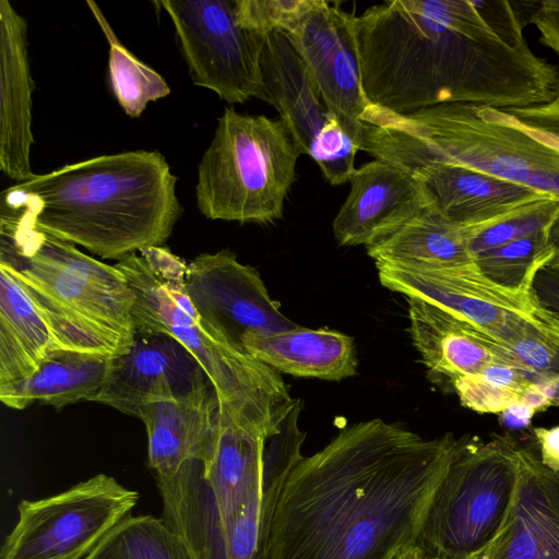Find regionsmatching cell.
Masks as SVG:
<instances>
[{"mask_svg": "<svg viewBox=\"0 0 559 559\" xmlns=\"http://www.w3.org/2000/svg\"><path fill=\"white\" fill-rule=\"evenodd\" d=\"M537 4L539 8H535L532 20L543 35L545 45L559 51V1Z\"/></svg>", "mask_w": 559, "mask_h": 559, "instance_id": "8d00e7d4", "label": "cell"}, {"mask_svg": "<svg viewBox=\"0 0 559 559\" xmlns=\"http://www.w3.org/2000/svg\"><path fill=\"white\" fill-rule=\"evenodd\" d=\"M362 90L399 115L440 104L509 110L548 102L558 73L507 1L392 0L354 15Z\"/></svg>", "mask_w": 559, "mask_h": 559, "instance_id": "7a4b0ae2", "label": "cell"}, {"mask_svg": "<svg viewBox=\"0 0 559 559\" xmlns=\"http://www.w3.org/2000/svg\"><path fill=\"white\" fill-rule=\"evenodd\" d=\"M139 492L97 474L39 500H22L0 559H84L135 507Z\"/></svg>", "mask_w": 559, "mask_h": 559, "instance_id": "30bf717a", "label": "cell"}, {"mask_svg": "<svg viewBox=\"0 0 559 559\" xmlns=\"http://www.w3.org/2000/svg\"><path fill=\"white\" fill-rule=\"evenodd\" d=\"M523 443L462 437L416 540L424 559H474L495 539L515 491Z\"/></svg>", "mask_w": 559, "mask_h": 559, "instance_id": "ba28073f", "label": "cell"}, {"mask_svg": "<svg viewBox=\"0 0 559 559\" xmlns=\"http://www.w3.org/2000/svg\"><path fill=\"white\" fill-rule=\"evenodd\" d=\"M185 286L199 313L238 345L247 334L296 326L271 298L259 272L227 249L197 255L187 265Z\"/></svg>", "mask_w": 559, "mask_h": 559, "instance_id": "5bb4252c", "label": "cell"}, {"mask_svg": "<svg viewBox=\"0 0 559 559\" xmlns=\"http://www.w3.org/2000/svg\"><path fill=\"white\" fill-rule=\"evenodd\" d=\"M86 4L109 44L108 69L112 93L128 116L139 117L150 102L168 96L170 87L159 73L120 43L96 2L87 0Z\"/></svg>", "mask_w": 559, "mask_h": 559, "instance_id": "f1b7e54d", "label": "cell"}, {"mask_svg": "<svg viewBox=\"0 0 559 559\" xmlns=\"http://www.w3.org/2000/svg\"><path fill=\"white\" fill-rule=\"evenodd\" d=\"M474 559H559V472L522 445L513 499L495 539Z\"/></svg>", "mask_w": 559, "mask_h": 559, "instance_id": "e0dca14e", "label": "cell"}, {"mask_svg": "<svg viewBox=\"0 0 559 559\" xmlns=\"http://www.w3.org/2000/svg\"><path fill=\"white\" fill-rule=\"evenodd\" d=\"M210 384L197 359L174 337L136 331L130 349L114 358L106 383L90 401L138 418L147 403L187 396Z\"/></svg>", "mask_w": 559, "mask_h": 559, "instance_id": "9a60e30c", "label": "cell"}, {"mask_svg": "<svg viewBox=\"0 0 559 559\" xmlns=\"http://www.w3.org/2000/svg\"><path fill=\"white\" fill-rule=\"evenodd\" d=\"M376 267L385 288L437 305L500 345L532 329L559 331V317L543 306L534 289L501 287L485 277L473 259L435 269Z\"/></svg>", "mask_w": 559, "mask_h": 559, "instance_id": "8fae6325", "label": "cell"}, {"mask_svg": "<svg viewBox=\"0 0 559 559\" xmlns=\"http://www.w3.org/2000/svg\"><path fill=\"white\" fill-rule=\"evenodd\" d=\"M84 559H195L185 539L163 519L127 516Z\"/></svg>", "mask_w": 559, "mask_h": 559, "instance_id": "83f0119b", "label": "cell"}, {"mask_svg": "<svg viewBox=\"0 0 559 559\" xmlns=\"http://www.w3.org/2000/svg\"><path fill=\"white\" fill-rule=\"evenodd\" d=\"M309 3L310 0H235V8L245 28L264 35L285 32Z\"/></svg>", "mask_w": 559, "mask_h": 559, "instance_id": "e575fe53", "label": "cell"}, {"mask_svg": "<svg viewBox=\"0 0 559 559\" xmlns=\"http://www.w3.org/2000/svg\"><path fill=\"white\" fill-rule=\"evenodd\" d=\"M176 182L164 155L135 150L35 175L4 190L1 203L48 235L120 261L170 237L182 214Z\"/></svg>", "mask_w": 559, "mask_h": 559, "instance_id": "3957f363", "label": "cell"}, {"mask_svg": "<svg viewBox=\"0 0 559 559\" xmlns=\"http://www.w3.org/2000/svg\"><path fill=\"white\" fill-rule=\"evenodd\" d=\"M187 265L164 246L132 253L115 264L134 295L135 330L174 337L205 371L219 408L264 435L280 432L300 400L290 396L277 371L199 313L186 290Z\"/></svg>", "mask_w": 559, "mask_h": 559, "instance_id": "5b68a950", "label": "cell"}, {"mask_svg": "<svg viewBox=\"0 0 559 559\" xmlns=\"http://www.w3.org/2000/svg\"><path fill=\"white\" fill-rule=\"evenodd\" d=\"M280 432L264 435L218 408L213 442L202 464V475L222 521L236 518L264 487L269 460Z\"/></svg>", "mask_w": 559, "mask_h": 559, "instance_id": "44dd1931", "label": "cell"}, {"mask_svg": "<svg viewBox=\"0 0 559 559\" xmlns=\"http://www.w3.org/2000/svg\"><path fill=\"white\" fill-rule=\"evenodd\" d=\"M350 190L333 221L340 246L368 247L427 205L416 180L403 168L373 159L356 168Z\"/></svg>", "mask_w": 559, "mask_h": 559, "instance_id": "ac0fdd59", "label": "cell"}, {"mask_svg": "<svg viewBox=\"0 0 559 559\" xmlns=\"http://www.w3.org/2000/svg\"><path fill=\"white\" fill-rule=\"evenodd\" d=\"M401 168L419 185L427 205L464 233L489 227L559 199L526 186L440 162H419Z\"/></svg>", "mask_w": 559, "mask_h": 559, "instance_id": "2e32d148", "label": "cell"}, {"mask_svg": "<svg viewBox=\"0 0 559 559\" xmlns=\"http://www.w3.org/2000/svg\"><path fill=\"white\" fill-rule=\"evenodd\" d=\"M27 23L8 0L0 1V169L17 182L32 179V93Z\"/></svg>", "mask_w": 559, "mask_h": 559, "instance_id": "d6986e66", "label": "cell"}, {"mask_svg": "<svg viewBox=\"0 0 559 559\" xmlns=\"http://www.w3.org/2000/svg\"><path fill=\"white\" fill-rule=\"evenodd\" d=\"M550 227L480 252L473 261L492 283L511 290H531L536 273L554 253Z\"/></svg>", "mask_w": 559, "mask_h": 559, "instance_id": "f546056e", "label": "cell"}, {"mask_svg": "<svg viewBox=\"0 0 559 559\" xmlns=\"http://www.w3.org/2000/svg\"><path fill=\"white\" fill-rule=\"evenodd\" d=\"M535 411L533 408H530L521 403L515 404L502 412L506 418V424L512 427H523L528 425Z\"/></svg>", "mask_w": 559, "mask_h": 559, "instance_id": "ab89813d", "label": "cell"}, {"mask_svg": "<svg viewBox=\"0 0 559 559\" xmlns=\"http://www.w3.org/2000/svg\"><path fill=\"white\" fill-rule=\"evenodd\" d=\"M459 443L379 418L344 428L285 477L265 559H396L416 543Z\"/></svg>", "mask_w": 559, "mask_h": 559, "instance_id": "6da1fadb", "label": "cell"}, {"mask_svg": "<svg viewBox=\"0 0 559 559\" xmlns=\"http://www.w3.org/2000/svg\"><path fill=\"white\" fill-rule=\"evenodd\" d=\"M559 216V199L515 214L489 227L464 233L471 257L550 227Z\"/></svg>", "mask_w": 559, "mask_h": 559, "instance_id": "1f68e13d", "label": "cell"}, {"mask_svg": "<svg viewBox=\"0 0 559 559\" xmlns=\"http://www.w3.org/2000/svg\"><path fill=\"white\" fill-rule=\"evenodd\" d=\"M361 150L399 167L440 162L559 198V134L499 109L440 104L399 115L368 105Z\"/></svg>", "mask_w": 559, "mask_h": 559, "instance_id": "277c9868", "label": "cell"}, {"mask_svg": "<svg viewBox=\"0 0 559 559\" xmlns=\"http://www.w3.org/2000/svg\"><path fill=\"white\" fill-rule=\"evenodd\" d=\"M518 117L559 134V73L552 97L545 104L516 110Z\"/></svg>", "mask_w": 559, "mask_h": 559, "instance_id": "d590c367", "label": "cell"}, {"mask_svg": "<svg viewBox=\"0 0 559 559\" xmlns=\"http://www.w3.org/2000/svg\"><path fill=\"white\" fill-rule=\"evenodd\" d=\"M550 406H559V376L544 380Z\"/></svg>", "mask_w": 559, "mask_h": 559, "instance_id": "b9f144b4", "label": "cell"}, {"mask_svg": "<svg viewBox=\"0 0 559 559\" xmlns=\"http://www.w3.org/2000/svg\"><path fill=\"white\" fill-rule=\"evenodd\" d=\"M539 380L519 365L491 362L452 381L462 406L476 413H502L521 403L531 384Z\"/></svg>", "mask_w": 559, "mask_h": 559, "instance_id": "4dcf8cb0", "label": "cell"}, {"mask_svg": "<svg viewBox=\"0 0 559 559\" xmlns=\"http://www.w3.org/2000/svg\"><path fill=\"white\" fill-rule=\"evenodd\" d=\"M501 346L537 379L559 376L558 330L532 329Z\"/></svg>", "mask_w": 559, "mask_h": 559, "instance_id": "836d02e7", "label": "cell"}, {"mask_svg": "<svg viewBox=\"0 0 559 559\" xmlns=\"http://www.w3.org/2000/svg\"><path fill=\"white\" fill-rule=\"evenodd\" d=\"M0 265L21 282L64 349L115 357L133 344L134 295L115 265L36 228L1 203Z\"/></svg>", "mask_w": 559, "mask_h": 559, "instance_id": "8992f818", "label": "cell"}, {"mask_svg": "<svg viewBox=\"0 0 559 559\" xmlns=\"http://www.w3.org/2000/svg\"><path fill=\"white\" fill-rule=\"evenodd\" d=\"M353 19L337 2L310 0L284 33L309 67L326 108L361 150V118L369 104Z\"/></svg>", "mask_w": 559, "mask_h": 559, "instance_id": "4fadbf2b", "label": "cell"}, {"mask_svg": "<svg viewBox=\"0 0 559 559\" xmlns=\"http://www.w3.org/2000/svg\"><path fill=\"white\" fill-rule=\"evenodd\" d=\"M533 289L543 306L559 317V272L542 267L534 277Z\"/></svg>", "mask_w": 559, "mask_h": 559, "instance_id": "74e56055", "label": "cell"}, {"mask_svg": "<svg viewBox=\"0 0 559 559\" xmlns=\"http://www.w3.org/2000/svg\"><path fill=\"white\" fill-rule=\"evenodd\" d=\"M296 462L287 452L273 453L264 487L229 521L218 516L202 463H188L171 478H156L162 518L185 539L195 559H265L273 507Z\"/></svg>", "mask_w": 559, "mask_h": 559, "instance_id": "9c48e42d", "label": "cell"}, {"mask_svg": "<svg viewBox=\"0 0 559 559\" xmlns=\"http://www.w3.org/2000/svg\"><path fill=\"white\" fill-rule=\"evenodd\" d=\"M396 559H424V557L416 543H414L404 548Z\"/></svg>", "mask_w": 559, "mask_h": 559, "instance_id": "7bdbcfd3", "label": "cell"}, {"mask_svg": "<svg viewBox=\"0 0 559 559\" xmlns=\"http://www.w3.org/2000/svg\"><path fill=\"white\" fill-rule=\"evenodd\" d=\"M540 462L547 468L559 472V426L533 429Z\"/></svg>", "mask_w": 559, "mask_h": 559, "instance_id": "f35d334b", "label": "cell"}, {"mask_svg": "<svg viewBox=\"0 0 559 559\" xmlns=\"http://www.w3.org/2000/svg\"><path fill=\"white\" fill-rule=\"evenodd\" d=\"M61 348L21 282L0 265V389L21 383Z\"/></svg>", "mask_w": 559, "mask_h": 559, "instance_id": "d4e9b609", "label": "cell"}, {"mask_svg": "<svg viewBox=\"0 0 559 559\" xmlns=\"http://www.w3.org/2000/svg\"><path fill=\"white\" fill-rule=\"evenodd\" d=\"M240 345L278 373L340 381L357 371L354 340L329 328L296 325L270 334H247Z\"/></svg>", "mask_w": 559, "mask_h": 559, "instance_id": "cb8c5ba5", "label": "cell"}, {"mask_svg": "<svg viewBox=\"0 0 559 559\" xmlns=\"http://www.w3.org/2000/svg\"><path fill=\"white\" fill-rule=\"evenodd\" d=\"M168 14L193 84L228 104L265 102L262 35L238 21L235 0H159Z\"/></svg>", "mask_w": 559, "mask_h": 559, "instance_id": "7c38bea8", "label": "cell"}, {"mask_svg": "<svg viewBox=\"0 0 559 559\" xmlns=\"http://www.w3.org/2000/svg\"><path fill=\"white\" fill-rule=\"evenodd\" d=\"M366 249L376 266L435 269L473 259L462 228L428 205Z\"/></svg>", "mask_w": 559, "mask_h": 559, "instance_id": "4316f807", "label": "cell"}, {"mask_svg": "<svg viewBox=\"0 0 559 559\" xmlns=\"http://www.w3.org/2000/svg\"><path fill=\"white\" fill-rule=\"evenodd\" d=\"M260 64L265 102L275 107L301 154L310 155L335 117L326 108L309 67L281 31L262 35Z\"/></svg>", "mask_w": 559, "mask_h": 559, "instance_id": "7402d4cb", "label": "cell"}, {"mask_svg": "<svg viewBox=\"0 0 559 559\" xmlns=\"http://www.w3.org/2000/svg\"><path fill=\"white\" fill-rule=\"evenodd\" d=\"M549 237L554 248V253L545 267L559 272V216L549 229Z\"/></svg>", "mask_w": 559, "mask_h": 559, "instance_id": "60d3db41", "label": "cell"}, {"mask_svg": "<svg viewBox=\"0 0 559 559\" xmlns=\"http://www.w3.org/2000/svg\"><path fill=\"white\" fill-rule=\"evenodd\" d=\"M115 356L97 352L57 349L19 384L0 389V401L24 409L33 402L57 409L90 401L106 383Z\"/></svg>", "mask_w": 559, "mask_h": 559, "instance_id": "484cf974", "label": "cell"}, {"mask_svg": "<svg viewBox=\"0 0 559 559\" xmlns=\"http://www.w3.org/2000/svg\"><path fill=\"white\" fill-rule=\"evenodd\" d=\"M219 401L213 384L182 397L145 404L138 418L147 435V463L156 478H171L191 462H205Z\"/></svg>", "mask_w": 559, "mask_h": 559, "instance_id": "ffe728a7", "label": "cell"}, {"mask_svg": "<svg viewBox=\"0 0 559 559\" xmlns=\"http://www.w3.org/2000/svg\"><path fill=\"white\" fill-rule=\"evenodd\" d=\"M301 152L282 120L226 107L198 165L199 211L210 219H281Z\"/></svg>", "mask_w": 559, "mask_h": 559, "instance_id": "52a82bcc", "label": "cell"}, {"mask_svg": "<svg viewBox=\"0 0 559 559\" xmlns=\"http://www.w3.org/2000/svg\"><path fill=\"white\" fill-rule=\"evenodd\" d=\"M359 150L337 119L333 118L325 126L309 156L318 164L326 181L335 186L350 181L356 170L355 157Z\"/></svg>", "mask_w": 559, "mask_h": 559, "instance_id": "d6a6232c", "label": "cell"}, {"mask_svg": "<svg viewBox=\"0 0 559 559\" xmlns=\"http://www.w3.org/2000/svg\"><path fill=\"white\" fill-rule=\"evenodd\" d=\"M406 299L413 345L431 372L452 382L491 362L519 365L499 343L455 314L419 298Z\"/></svg>", "mask_w": 559, "mask_h": 559, "instance_id": "603a6c76", "label": "cell"}]
</instances>
